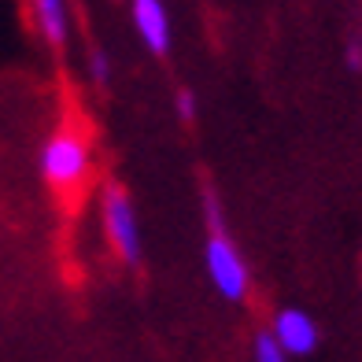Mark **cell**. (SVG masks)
<instances>
[{
	"mask_svg": "<svg viewBox=\"0 0 362 362\" xmlns=\"http://www.w3.org/2000/svg\"><path fill=\"white\" fill-rule=\"evenodd\" d=\"M129 19L141 45L152 56H167L174 45V26H170V11L163 0H129Z\"/></svg>",
	"mask_w": 362,
	"mask_h": 362,
	"instance_id": "cell-4",
	"label": "cell"
},
{
	"mask_svg": "<svg viewBox=\"0 0 362 362\" xmlns=\"http://www.w3.org/2000/svg\"><path fill=\"white\" fill-rule=\"evenodd\" d=\"M37 170L48 189L56 192H74L89 181L93 174V144L89 137L74 126H59L52 137L41 144Z\"/></svg>",
	"mask_w": 362,
	"mask_h": 362,
	"instance_id": "cell-2",
	"label": "cell"
},
{
	"mask_svg": "<svg viewBox=\"0 0 362 362\" xmlns=\"http://www.w3.org/2000/svg\"><path fill=\"white\" fill-rule=\"evenodd\" d=\"M100 222H104V237L111 244V252L119 255V262L141 267L144 240H141L137 207H134V200H129V192L122 185H115V181L100 189Z\"/></svg>",
	"mask_w": 362,
	"mask_h": 362,
	"instance_id": "cell-3",
	"label": "cell"
},
{
	"mask_svg": "<svg viewBox=\"0 0 362 362\" xmlns=\"http://www.w3.org/2000/svg\"><path fill=\"white\" fill-rule=\"evenodd\" d=\"M255 362H288V355L281 351V344L270 333H259L255 337Z\"/></svg>",
	"mask_w": 362,
	"mask_h": 362,
	"instance_id": "cell-8",
	"label": "cell"
},
{
	"mask_svg": "<svg viewBox=\"0 0 362 362\" xmlns=\"http://www.w3.org/2000/svg\"><path fill=\"white\" fill-rule=\"evenodd\" d=\"M89 81L93 86H100V89H107L111 86V59H107V52L104 48H89Z\"/></svg>",
	"mask_w": 362,
	"mask_h": 362,
	"instance_id": "cell-7",
	"label": "cell"
},
{
	"mask_svg": "<svg viewBox=\"0 0 362 362\" xmlns=\"http://www.w3.org/2000/svg\"><path fill=\"white\" fill-rule=\"evenodd\" d=\"M348 63H351V67H362V48H348Z\"/></svg>",
	"mask_w": 362,
	"mask_h": 362,
	"instance_id": "cell-10",
	"label": "cell"
},
{
	"mask_svg": "<svg viewBox=\"0 0 362 362\" xmlns=\"http://www.w3.org/2000/svg\"><path fill=\"white\" fill-rule=\"evenodd\" d=\"M270 337L281 344L285 355H310L318 348V325L310 322V315H303V310H296V307L277 310Z\"/></svg>",
	"mask_w": 362,
	"mask_h": 362,
	"instance_id": "cell-5",
	"label": "cell"
},
{
	"mask_svg": "<svg viewBox=\"0 0 362 362\" xmlns=\"http://www.w3.org/2000/svg\"><path fill=\"white\" fill-rule=\"evenodd\" d=\"M174 111H177L181 122H196V115H200V107H196V93H192V89H177Z\"/></svg>",
	"mask_w": 362,
	"mask_h": 362,
	"instance_id": "cell-9",
	"label": "cell"
},
{
	"mask_svg": "<svg viewBox=\"0 0 362 362\" xmlns=\"http://www.w3.org/2000/svg\"><path fill=\"white\" fill-rule=\"evenodd\" d=\"M34 8V23L41 30V37L52 45V48H63L71 37V8L67 0H30Z\"/></svg>",
	"mask_w": 362,
	"mask_h": 362,
	"instance_id": "cell-6",
	"label": "cell"
},
{
	"mask_svg": "<svg viewBox=\"0 0 362 362\" xmlns=\"http://www.w3.org/2000/svg\"><path fill=\"white\" fill-rule=\"evenodd\" d=\"M204 218H207V244H204V267L211 285L218 288L222 300L240 303L248 296V262H244L240 248L229 237V229L222 222V207L215 192H204Z\"/></svg>",
	"mask_w": 362,
	"mask_h": 362,
	"instance_id": "cell-1",
	"label": "cell"
}]
</instances>
